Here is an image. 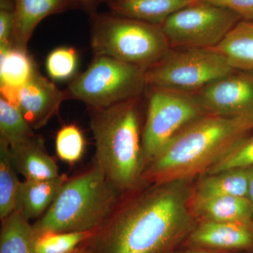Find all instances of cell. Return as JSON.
Returning <instances> with one entry per match:
<instances>
[{
	"label": "cell",
	"instance_id": "cell-1",
	"mask_svg": "<svg viewBox=\"0 0 253 253\" xmlns=\"http://www.w3.org/2000/svg\"><path fill=\"white\" fill-rule=\"evenodd\" d=\"M181 181L154 184L113 210L76 253H172L194 229Z\"/></svg>",
	"mask_w": 253,
	"mask_h": 253
},
{
	"label": "cell",
	"instance_id": "cell-2",
	"mask_svg": "<svg viewBox=\"0 0 253 253\" xmlns=\"http://www.w3.org/2000/svg\"><path fill=\"white\" fill-rule=\"evenodd\" d=\"M253 132V115L205 113L181 129L145 168L142 180L183 181L207 173L239 141Z\"/></svg>",
	"mask_w": 253,
	"mask_h": 253
},
{
	"label": "cell",
	"instance_id": "cell-3",
	"mask_svg": "<svg viewBox=\"0 0 253 253\" xmlns=\"http://www.w3.org/2000/svg\"><path fill=\"white\" fill-rule=\"evenodd\" d=\"M139 99L91 109L96 167L119 191L134 189L145 169Z\"/></svg>",
	"mask_w": 253,
	"mask_h": 253
},
{
	"label": "cell",
	"instance_id": "cell-4",
	"mask_svg": "<svg viewBox=\"0 0 253 253\" xmlns=\"http://www.w3.org/2000/svg\"><path fill=\"white\" fill-rule=\"evenodd\" d=\"M118 190L99 168L68 180L54 202L33 224L38 236L47 233L91 232L109 217Z\"/></svg>",
	"mask_w": 253,
	"mask_h": 253
},
{
	"label": "cell",
	"instance_id": "cell-5",
	"mask_svg": "<svg viewBox=\"0 0 253 253\" xmlns=\"http://www.w3.org/2000/svg\"><path fill=\"white\" fill-rule=\"evenodd\" d=\"M94 56H107L146 71L171 49L161 25L114 13L90 14Z\"/></svg>",
	"mask_w": 253,
	"mask_h": 253
},
{
	"label": "cell",
	"instance_id": "cell-6",
	"mask_svg": "<svg viewBox=\"0 0 253 253\" xmlns=\"http://www.w3.org/2000/svg\"><path fill=\"white\" fill-rule=\"evenodd\" d=\"M145 72L111 56H94L64 91L67 99L82 101L90 109L109 107L139 97L148 86Z\"/></svg>",
	"mask_w": 253,
	"mask_h": 253
},
{
	"label": "cell",
	"instance_id": "cell-7",
	"mask_svg": "<svg viewBox=\"0 0 253 253\" xmlns=\"http://www.w3.org/2000/svg\"><path fill=\"white\" fill-rule=\"evenodd\" d=\"M235 71L214 49L171 48L145 76L147 85L194 94Z\"/></svg>",
	"mask_w": 253,
	"mask_h": 253
},
{
	"label": "cell",
	"instance_id": "cell-8",
	"mask_svg": "<svg viewBox=\"0 0 253 253\" xmlns=\"http://www.w3.org/2000/svg\"><path fill=\"white\" fill-rule=\"evenodd\" d=\"M151 88L141 134L145 168L181 129L206 113L193 94Z\"/></svg>",
	"mask_w": 253,
	"mask_h": 253
},
{
	"label": "cell",
	"instance_id": "cell-9",
	"mask_svg": "<svg viewBox=\"0 0 253 253\" xmlns=\"http://www.w3.org/2000/svg\"><path fill=\"white\" fill-rule=\"evenodd\" d=\"M241 20L230 10L198 1L171 15L161 26L172 49H212Z\"/></svg>",
	"mask_w": 253,
	"mask_h": 253
},
{
	"label": "cell",
	"instance_id": "cell-10",
	"mask_svg": "<svg viewBox=\"0 0 253 253\" xmlns=\"http://www.w3.org/2000/svg\"><path fill=\"white\" fill-rule=\"evenodd\" d=\"M193 94L206 113L221 116L253 115V72L236 70Z\"/></svg>",
	"mask_w": 253,
	"mask_h": 253
},
{
	"label": "cell",
	"instance_id": "cell-11",
	"mask_svg": "<svg viewBox=\"0 0 253 253\" xmlns=\"http://www.w3.org/2000/svg\"><path fill=\"white\" fill-rule=\"evenodd\" d=\"M67 99L65 91L37 71L18 89L14 104L33 129L45 126L59 111L61 103Z\"/></svg>",
	"mask_w": 253,
	"mask_h": 253
},
{
	"label": "cell",
	"instance_id": "cell-12",
	"mask_svg": "<svg viewBox=\"0 0 253 253\" xmlns=\"http://www.w3.org/2000/svg\"><path fill=\"white\" fill-rule=\"evenodd\" d=\"M14 24L11 44L27 49L35 30L52 14L82 7L79 0H14Z\"/></svg>",
	"mask_w": 253,
	"mask_h": 253
},
{
	"label": "cell",
	"instance_id": "cell-13",
	"mask_svg": "<svg viewBox=\"0 0 253 253\" xmlns=\"http://www.w3.org/2000/svg\"><path fill=\"white\" fill-rule=\"evenodd\" d=\"M190 244L198 247L227 251L253 248V224L203 221L189 236Z\"/></svg>",
	"mask_w": 253,
	"mask_h": 253
},
{
	"label": "cell",
	"instance_id": "cell-14",
	"mask_svg": "<svg viewBox=\"0 0 253 253\" xmlns=\"http://www.w3.org/2000/svg\"><path fill=\"white\" fill-rule=\"evenodd\" d=\"M191 214L203 221L253 224V210L248 198L236 196H189Z\"/></svg>",
	"mask_w": 253,
	"mask_h": 253
},
{
	"label": "cell",
	"instance_id": "cell-15",
	"mask_svg": "<svg viewBox=\"0 0 253 253\" xmlns=\"http://www.w3.org/2000/svg\"><path fill=\"white\" fill-rule=\"evenodd\" d=\"M9 149L13 166L25 179L43 180L60 175L57 165L46 153L43 141L37 136L9 146Z\"/></svg>",
	"mask_w": 253,
	"mask_h": 253
},
{
	"label": "cell",
	"instance_id": "cell-16",
	"mask_svg": "<svg viewBox=\"0 0 253 253\" xmlns=\"http://www.w3.org/2000/svg\"><path fill=\"white\" fill-rule=\"evenodd\" d=\"M38 71L27 49L12 44L0 46V89L1 96L14 101L18 89Z\"/></svg>",
	"mask_w": 253,
	"mask_h": 253
},
{
	"label": "cell",
	"instance_id": "cell-17",
	"mask_svg": "<svg viewBox=\"0 0 253 253\" xmlns=\"http://www.w3.org/2000/svg\"><path fill=\"white\" fill-rule=\"evenodd\" d=\"M196 0H109L111 12L146 22L161 25L168 17Z\"/></svg>",
	"mask_w": 253,
	"mask_h": 253
},
{
	"label": "cell",
	"instance_id": "cell-18",
	"mask_svg": "<svg viewBox=\"0 0 253 253\" xmlns=\"http://www.w3.org/2000/svg\"><path fill=\"white\" fill-rule=\"evenodd\" d=\"M67 181L66 175L60 174L53 179L21 181L16 211L22 213L28 220L39 217L54 202Z\"/></svg>",
	"mask_w": 253,
	"mask_h": 253
},
{
	"label": "cell",
	"instance_id": "cell-19",
	"mask_svg": "<svg viewBox=\"0 0 253 253\" xmlns=\"http://www.w3.org/2000/svg\"><path fill=\"white\" fill-rule=\"evenodd\" d=\"M212 49L234 69L253 72V20H241Z\"/></svg>",
	"mask_w": 253,
	"mask_h": 253
},
{
	"label": "cell",
	"instance_id": "cell-20",
	"mask_svg": "<svg viewBox=\"0 0 253 253\" xmlns=\"http://www.w3.org/2000/svg\"><path fill=\"white\" fill-rule=\"evenodd\" d=\"M1 221L0 253H36L38 236L22 213L14 211Z\"/></svg>",
	"mask_w": 253,
	"mask_h": 253
},
{
	"label": "cell",
	"instance_id": "cell-21",
	"mask_svg": "<svg viewBox=\"0 0 253 253\" xmlns=\"http://www.w3.org/2000/svg\"><path fill=\"white\" fill-rule=\"evenodd\" d=\"M250 168L229 169L207 174L193 194L203 196L248 197Z\"/></svg>",
	"mask_w": 253,
	"mask_h": 253
},
{
	"label": "cell",
	"instance_id": "cell-22",
	"mask_svg": "<svg viewBox=\"0 0 253 253\" xmlns=\"http://www.w3.org/2000/svg\"><path fill=\"white\" fill-rule=\"evenodd\" d=\"M17 174L10 156L9 145L0 140V218L1 220L16 211L18 190L21 183Z\"/></svg>",
	"mask_w": 253,
	"mask_h": 253
},
{
	"label": "cell",
	"instance_id": "cell-23",
	"mask_svg": "<svg viewBox=\"0 0 253 253\" xmlns=\"http://www.w3.org/2000/svg\"><path fill=\"white\" fill-rule=\"evenodd\" d=\"M35 136L33 128L16 104L0 97V140L9 146L29 140Z\"/></svg>",
	"mask_w": 253,
	"mask_h": 253
},
{
	"label": "cell",
	"instance_id": "cell-24",
	"mask_svg": "<svg viewBox=\"0 0 253 253\" xmlns=\"http://www.w3.org/2000/svg\"><path fill=\"white\" fill-rule=\"evenodd\" d=\"M92 232V231H91ZM91 232L47 233L38 236L36 253H75Z\"/></svg>",
	"mask_w": 253,
	"mask_h": 253
},
{
	"label": "cell",
	"instance_id": "cell-25",
	"mask_svg": "<svg viewBox=\"0 0 253 253\" xmlns=\"http://www.w3.org/2000/svg\"><path fill=\"white\" fill-rule=\"evenodd\" d=\"M56 151L58 156L65 162H77L84 154L85 141L83 132L76 125H66L56 136Z\"/></svg>",
	"mask_w": 253,
	"mask_h": 253
},
{
	"label": "cell",
	"instance_id": "cell-26",
	"mask_svg": "<svg viewBox=\"0 0 253 253\" xmlns=\"http://www.w3.org/2000/svg\"><path fill=\"white\" fill-rule=\"evenodd\" d=\"M78 65L77 51L71 46H60L48 55L46 69L53 81H63L72 78Z\"/></svg>",
	"mask_w": 253,
	"mask_h": 253
},
{
	"label": "cell",
	"instance_id": "cell-27",
	"mask_svg": "<svg viewBox=\"0 0 253 253\" xmlns=\"http://www.w3.org/2000/svg\"><path fill=\"white\" fill-rule=\"evenodd\" d=\"M253 166V132L239 141L206 173L207 174Z\"/></svg>",
	"mask_w": 253,
	"mask_h": 253
},
{
	"label": "cell",
	"instance_id": "cell-28",
	"mask_svg": "<svg viewBox=\"0 0 253 253\" xmlns=\"http://www.w3.org/2000/svg\"><path fill=\"white\" fill-rule=\"evenodd\" d=\"M220 6L236 13L243 20H253V0H196Z\"/></svg>",
	"mask_w": 253,
	"mask_h": 253
},
{
	"label": "cell",
	"instance_id": "cell-29",
	"mask_svg": "<svg viewBox=\"0 0 253 253\" xmlns=\"http://www.w3.org/2000/svg\"><path fill=\"white\" fill-rule=\"evenodd\" d=\"M248 199L252 206L253 219V166L250 168L249 191H248Z\"/></svg>",
	"mask_w": 253,
	"mask_h": 253
},
{
	"label": "cell",
	"instance_id": "cell-30",
	"mask_svg": "<svg viewBox=\"0 0 253 253\" xmlns=\"http://www.w3.org/2000/svg\"><path fill=\"white\" fill-rule=\"evenodd\" d=\"M82 8L87 11L88 12H94V7L97 4V0H79Z\"/></svg>",
	"mask_w": 253,
	"mask_h": 253
},
{
	"label": "cell",
	"instance_id": "cell-31",
	"mask_svg": "<svg viewBox=\"0 0 253 253\" xmlns=\"http://www.w3.org/2000/svg\"><path fill=\"white\" fill-rule=\"evenodd\" d=\"M184 253H219L217 252H214V251H188Z\"/></svg>",
	"mask_w": 253,
	"mask_h": 253
},
{
	"label": "cell",
	"instance_id": "cell-32",
	"mask_svg": "<svg viewBox=\"0 0 253 253\" xmlns=\"http://www.w3.org/2000/svg\"><path fill=\"white\" fill-rule=\"evenodd\" d=\"M109 1V0H98V3L99 2H106V1Z\"/></svg>",
	"mask_w": 253,
	"mask_h": 253
},
{
	"label": "cell",
	"instance_id": "cell-33",
	"mask_svg": "<svg viewBox=\"0 0 253 253\" xmlns=\"http://www.w3.org/2000/svg\"><path fill=\"white\" fill-rule=\"evenodd\" d=\"M75 253H76V252H75Z\"/></svg>",
	"mask_w": 253,
	"mask_h": 253
},
{
	"label": "cell",
	"instance_id": "cell-34",
	"mask_svg": "<svg viewBox=\"0 0 253 253\" xmlns=\"http://www.w3.org/2000/svg\"><path fill=\"white\" fill-rule=\"evenodd\" d=\"M97 2H98V1H97Z\"/></svg>",
	"mask_w": 253,
	"mask_h": 253
}]
</instances>
